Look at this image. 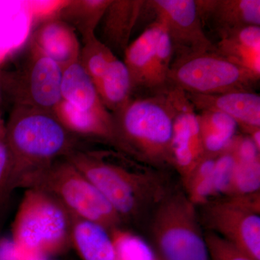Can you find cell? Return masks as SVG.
I'll return each instance as SVG.
<instances>
[{"mask_svg":"<svg viewBox=\"0 0 260 260\" xmlns=\"http://www.w3.org/2000/svg\"><path fill=\"white\" fill-rule=\"evenodd\" d=\"M236 164L237 158L231 146L217 155L211 177L212 200L230 195Z\"/></svg>","mask_w":260,"mask_h":260,"instance_id":"cell-28","label":"cell"},{"mask_svg":"<svg viewBox=\"0 0 260 260\" xmlns=\"http://www.w3.org/2000/svg\"><path fill=\"white\" fill-rule=\"evenodd\" d=\"M75 30L60 19H49L38 28L30 44L63 69L79 59L80 44Z\"/></svg>","mask_w":260,"mask_h":260,"instance_id":"cell-15","label":"cell"},{"mask_svg":"<svg viewBox=\"0 0 260 260\" xmlns=\"http://www.w3.org/2000/svg\"><path fill=\"white\" fill-rule=\"evenodd\" d=\"M111 3L112 0L68 1L57 15L75 30H79L85 41L95 36V29Z\"/></svg>","mask_w":260,"mask_h":260,"instance_id":"cell-24","label":"cell"},{"mask_svg":"<svg viewBox=\"0 0 260 260\" xmlns=\"http://www.w3.org/2000/svg\"><path fill=\"white\" fill-rule=\"evenodd\" d=\"M186 93L197 112L215 111L232 118L239 128L249 135L260 129V95L250 91L200 95Z\"/></svg>","mask_w":260,"mask_h":260,"instance_id":"cell-13","label":"cell"},{"mask_svg":"<svg viewBox=\"0 0 260 260\" xmlns=\"http://www.w3.org/2000/svg\"><path fill=\"white\" fill-rule=\"evenodd\" d=\"M29 49L19 68L3 75V88L15 106L54 112L61 100L62 68L32 44Z\"/></svg>","mask_w":260,"mask_h":260,"instance_id":"cell-9","label":"cell"},{"mask_svg":"<svg viewBox=\"0 0 260 260\" xmlns=\"http://www.w3.org/2000/svg\"><path fill=\"white\" fill-rule=\"evenodd\" d=\"M203 27L205 25L221 39L229 32L260 26L259 0H195Z\"/></svg>","mask_w":260,"mask_h":260,"instance_id":"cell-12","label":"cell"},{"mask_svg":"<svg viewBox=\"0 0 260 260\" xmlns=\"http://www.w3.org/2000/svg\"><path fill=\"white\" fill-rule=\"evenodd\" d=\"M203 221L252 259L260 260V194L223 197L203 205Z\"/></svg>","mask_w":260,"mask_h":260,"instance_id":"cell-8","label":"cell"},{"mask_svg":"<svg viewBox=\"0 0 260 260\" xmlns=\"http://www.w3.org/2000/svg\"><path fill=\"white\" fill-rule=\"evenodd\" d=\"M161 24L155 20L124 51L125 64L131 79L133 96L150 95L155 49Z\"/></svg>","mask_w":260,"mask_h":260,"instance_id":"cell-14","label":"cell"},{"mask_svg":"<svg viewBox=\"0 0 260 260\" xmlns=\"http://www.w3.org/2000/svg\"><path fill=\"white\" fill-rule=\"evenodd\" d=\"M23 188L45 191L72 215L101 225L109 233L121 228L123 223L96 186L65 158L29 177Z\"/></svg>","mask_w":260,"mask_h":260,"instance_id":"cell-5","label":"cell"},{"mask_svg":"<svg viewBox=\"0 0 260 260\" xmlns=\"http://www.w3.org/2000/svg\"><path fill=\"white\" fill-rule=\"evenodd\" d=\"M205 155L217 156L232 145L239 128L232 118L215 111L198 112Z\"/></svg>","mask_w":260,"mask_h":260,"instance_id":"cell-22","label":"cell"},{"mask_svg":"<svg viewBox=\"0 0 260 260\" xmlns=\"http://www.w3.org/2000/svg\"><path fill=\"white\" fill-rule=\"evenodd\" d=\"M75 136L54 112L15 106L5 130L12 157V194L29 177L77 150Z\"/></svg>","mask_w":260,"mask_h":260,"instance_id":"cell-2","label":"cell"},{"mask_svg":"<svg viewBox=\"0 0 260 260\" xmlns=\"http://www.w3.org/2000/svg\"><path fill=\"white\" fill-rule=\"evenodd\" d=\"M205 237L210 260H255L214 233L208 232Z\"/></svg>","mask_w":260,"mask_h":260,"instance_id":"cell-30","label":"cell"},{"mask_svg":"<svg viewBox=\"0 0 260 260\" xmlns=\"http://www.w3.org/2000/svg\"><path fill=\"white\" fill-rule=\"evenodd\" d=\"M112 114L117 151L155 169L172 166L174 110L169 89L133 96Z\"/></svg>","mask_w":260,"mask_h":260,"instance_id":"cell-3","label":"cell"},{"mask_svg":"<svg viewBox=\"0 0 260 260\" xmlns=\"http://www.w3.org/2000/svg\"><path fill=\"white\" fill-rule=\"evenodd\" d=\"M169 93L174 107L172 140V166L185 187L195 168L205 156L198 112L185 92L171 87Z\"/></svg>","mask_w":260,"mask_h":260,"instance_id":"cell-11","label":"cell"},{"mask_svg":"<svg viewBox=\"0 0 260 260\" xmlns=\"http://www.w3.org/2000/svg\"><path fill=\"white\" fill-rule=\"evenodd\" d=\"M260 78L213 51L173 60L169 87L186 93L213 95L254 92Z\"/></svg>","mask_w":260,"mask_h":260,"instance_id":"cell-7","label":"cell"},{"mask_svg":"<svg viewBox=\"0 0 260 260\" xmlns=\"http://www.w3.org/2000/svg\"><path fill=\"white\" fill-rule=\"evenodd\" d=\"M95 88L102 104L111 114L118 112L133 97L131 79L124 61H112Z\"/></svg>","mask_w":260,"mask_h":260,"instance_id":"cell-23","label":"cell"},{"mask_svg":"<svg viewBox=\"0 0 260 260\" xmlns=\"http://www.w3.org/2000/svg\"><path fill=\"white\" fill-rule=\"evenodd\" d=\"M41 259L29 254L15 244L13 240H0V260H37Z\"/></svg>","mask_w":260,"mask_h":260,"instance_id":"cell-31","label":"cell"},{"mask_svg":"<svg viewBox=\"0 0 260 260\" xmlns=\"http://www.w3.org/2000/svg\"><path fill=\"white\" fill-rule=\"evenodd\" d=\"M11 170V153L4 134L0 138V228L12 195L10 186Z\"/></svg>","mask_w":260,"mask_h":260,"instance_id":"cell-29","label":"cell"},{"mask_svg":"<svg viewBox=\"0 0 260 260\" xmlns=\"http://www.w3.org/2000/svg\"><path fill=\"white\" fill-rule=\"evenodd\" d=\"M5 134V131L3 129V128H2L1 124H0V138H1L2 136H3Z\"/></svg>","mask_w":260,"mask_h":260,"instance_id":"cell-32","label":"cell"},{"mask_svg":"<svg viewBox=\"0 0 260 260\" xmlns=\"http://www.w3.org/2000/svg\"><path fill=\"white\" fill-rule=\"evenodd\" d=\"M214 51L260 78V26L229 32L214 44Z\"/></svg>","mask_w":260,"mask_h":260,"instance_id":"cell-17","label":"cell"},{"mask_svg":"<svg viewBox=\"0 0 260 260\" xmlns=\"http://www.w3.org/2000/svg\"><path fill=\"white\" fill-rule=\"evenodd\" d=\"M110 234L119 260H156L152 248L138 236L121 228Z\"/></svg>","mask_w":260,"mask_h":260,"instance_id":"cell-26","label":"cell"},{"mask_svg":"<svg viewBox=\"0 0 260 260\" xmlns=\"http://www.w3.org/2000/svg\"><path fill=\"white\" fill-rule=\"evenodd\" d=\"M197 207L186 193H169L155 208L154 244L162 260H210Z\"/></svg>","mask_w":260,"mask_h":260,"instance_id":"cell-6","label":"cell"},{"mask_svg":"<svg viewBox=\"0 0 260 260\" xmlns=\"http://www.w3.org/2000/svg\"><path fill=\"white\" fill-rule=\"evenodd\" d=\"M84 42L85 44L83 49L80 51L78 61L93 80L95 86L106 74L116 56L95 36L89 38Z\"/></svg>","mask_w":260,"mask_h":260,"instance_id":"cell-25","label":"cell"},{"mask_svg":"<svg viewBox=\"0 0 260 260\" xmlns=\"http://www.w3.org/2000/svg\"><path fill=\"white\" fill-rule=\"evenodd\" d=\"M259 190L260 158H237L232 191L229 196L254 194Z\"/></svg>","mask_w":260,"mask_h":260,"instance_id":"cell-27","label":"cell"},{"mask_svg":"<svg viewBox=\"0 0 260 260\" xmlns=\"http://www.w3.org/2000/svg\"><path fill=\"white\" fill-rule=\"evenodd\" d=\"M73 215L55 198L37 189L25 191L13 226L12 240L39 259L72 246Z\"/></svg>","mask_w":260,"mask_h":260,"instance_id":"cell-4","label":"cell"},{"mask_svg":"<svg viewBox=\"0 0 260 260\" xmlns=\"http://www.w3.org/2000/svg\"><path fill=\"white\" fill-rule=\"evenodd\" d=\"M35 23L28 1L0 2V46L9 55L20 49Z\"/></svg>","mask_w":260,"mask_h":260,"instance_id":"cell-20","label":"cell"},{"mask_svg":"<svg viewBox=\"0 0 260 260\" xmlns=\"http://www.w3.org/2000/svg\"><path fill=\"white\" fill-rule=\"evenodd\" d=\"M68 159L112 205L122 222L135 220L169 194L160 170L117 151L77 150Z\"/></svg>","mask_w":260,"mask_h":260,"instance_id":"cell-1","label":"cell"},{"mask_svg":"<svg viewBox=\"0 0 260 260\" xmlns=\"http://www.w3.org/2000/svg\"><path fill=\"white\" fill-rule=\"evenodd\" d=\"M57 119L75 135L91 137L115 148L116 135L112 114L82 112L61 100L54 110Z\"/></svg>","mask_w":260,"mask_h":260,"instance_id":"cell-19","label":"cell"},{"mask_svg":"<svg viewBox=\"0 0 260 260\" xmlns=\"http://www.w3.org/2000/svg\"><path fill=\"white\" fill-rule=\"evenodd\" d=\"M146 5L170 39L173 60L213 50L214 44L205 34L195 0H148Z\"/></svg>","mask_w":260,"mask_h":260,"instance_id":"cell-10","label":"cell"},{"mask_svg":"<svg viewBox=\"0 0 260 260\" xmlns=\"http://www.w3.org/2000/svg\"><path fill=\"white\" fill-rule=\"evenodd\" d=\"M73 220L72 246L82 260H119L112 236L107 229L74 215Z\"/></svg>","mask_w":260,"mask_h":260,"instance_id":"cell-21","label":"cell"},{"mask_svg":"<svg viewBox=\"0 0 260 260\" xmlns=\"http://www.w3.org/2000/svg\"><path fill=\"white\" fill-rule=\"evenodd\" d=\"M37 260H46V259H37Z\"/></svg>","mask_w":260,"mask_h":260,"instance_id":"cell-33","label":"cell"},{"mask_svg":"<svg viewBox=\"0 0 260 260\" xmlns=\"http://www.w3.org/2000/svg\"><path fill=\"white\" fill-rule=\"evenodd\" d=\"M61 100L82 112L110 114L102 104L95 84L79 61L62 69Z\"/></svg>","mask_w":260,"mask_h":260,"instance_id":"cell-18","label":"cell"},{"mask_svg":"<svg viewBox=\"0 0 260 260\" xmlns=\"http://www.w3.org/2000/svg\"><path fill=\"white\" fill-rule=\"evenodd\" d=\"M145 0H112L104 13V44L113 51L124 53L135 24L145 8Z\"/></svg>","mask_w":260,"mask_h":260,"instance_id":"cell-16","label":"cell"}]
</instances>
